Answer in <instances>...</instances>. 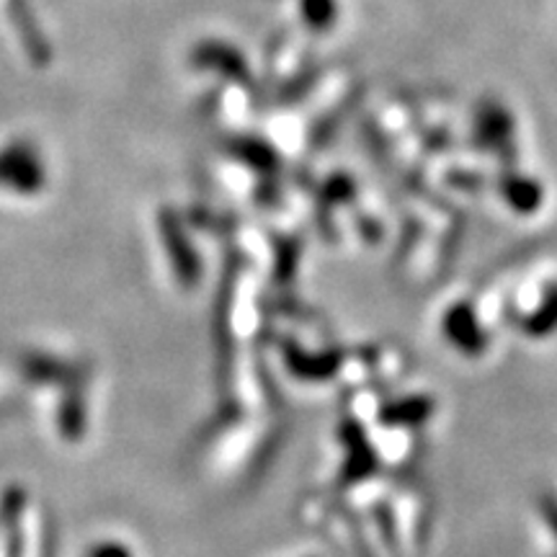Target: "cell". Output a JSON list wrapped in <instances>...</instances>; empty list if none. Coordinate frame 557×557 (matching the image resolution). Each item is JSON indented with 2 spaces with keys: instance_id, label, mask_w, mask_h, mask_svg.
Here are the masks:
<instances>
[{
  "instance_id": "cell-3",
  "label": "cell",
  "mask_w": 557,
  "mask_h": 557,
  "mask_svg": "<svg viewBox=\"0 0 557 557\" xmlns=\"http://www.w3.org/2000/svg\"><path fill=\"white\" fill-rule=\"evenodd\" d=\"M235 156L246 160L248 165H256V169L274 171L278 165V156L271 145L261 143V139H243L240 145H235Z\"/></svg>"
},
{
  "instance_id": "cell-5",
  "label": "cell",
  "mask_w": 557,
  "mask_h": 557,
  "mask_svg": "<svg viewBox=\"0 0 557 557\" xmlns=\"http://www.w3.org/2000/svg\"><path fill=\"white\" fill-rule=\"evenodd\" d=\"M504 194L517 207H529L540 201V184L529 178H504Z\"/></svg>"
},
{
  "instance_id": "cell-1",
  "label": "cell",
  "mask_w": 557,
  "mask_h": 557,
  "mask_svg": "<svg viewBox=\"0 0 557 557\" xmlns=\"http://www.w3.org/2000/svg\"><path fill=\"white\" fill-rule=\"evenodd\" d=\"M478 143L493 152L513 150V122L508 111L496 101H483L478 109Z\"/></svg>"
},
{
  "instance_id": "cell-4",
  "label": "cell",
  "mask_w": 557,
  "mask_h": 557,
  "mask_svg": "<svg viewBox=\"0 0 557 557\" xmlns=\"http://www.w3.org/2000/svg\"><path fill=\"white\" fill-rule=\"evenodd\" d=\"M299 11H302L305 24L318 32L331 29L338 13L336 0H302V3H299Z\"/></svg>"
},
{
  "instance_id": "cell-2",
  "label": "cell",
  "mask_w": 557,
  "mask_h": 557,
  "mask_svg": "<svg viewBox=\"0 0 557 557\" xmlns=\"http://www.w3.org/2000/svg\"><path fill=\"white\" fill-rule=\"evenodd\" d=\"M197 60L205 67L220 70V73H225L235 81L250 78L246 60L240 58L238 50H233V47H227V45H201L197 52Z\"/></svg>"
}]
</instances>
